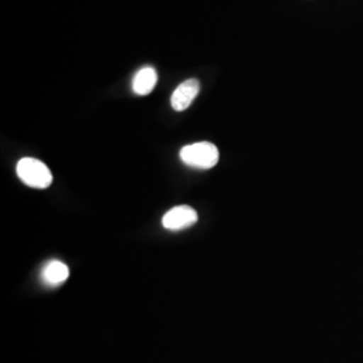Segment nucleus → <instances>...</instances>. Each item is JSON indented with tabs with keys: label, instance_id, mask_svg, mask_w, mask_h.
<instances>
[{
	"label": "nucleus",
	"instance_id": "nucleus-1",
	"mask_svg": "<svg viewBox=\"0 0 363 363\" xmlns=\"http://www.w3.org/2000/svg\"><path fill=\"white\" fill-rule=\"evenodd\" d=\"M179 156L186 166L198 169H213L220 160L218 148L208 142L186 145L182 148Z\"/></svg>",
	"mask_w": 363,
	"mask_h": 363
},
{
	"label": "nucleus",
	"instance_id": "nucleus-2",
	"mask_svg": "<svg viewBox=\"0 0 363 363\" xmlns=\"http://www.w3.org/2000/svg\"><path fill=\"white\" fill-rule=\"evenodd\" d=\"M16 174L19 179L34 189H48L52 182L49 167L34 157H23L16 164Z\"/></svg>",
	"mask_w": 363,
	"mask_h": 363
},
{
	"label": "nucleus",
	"instance_id": "nucleus-3",
	"mask_svg": "<svg viewBox=\"0 0 363 363\" xmlns=\"http://www.w3.org/2000/svg\"><path fill=\"white\" fill-rule=\"evenodd\" d=\"M196 220H198V213L195 211L194 208L182 205V206H175L167 211L162 222L167 230L178 232V230H183V229L193 226Z\"/></svg>",
	"mask_w": 363,
	"mask_h": 363
},
{
	"label": "nucleus",
	"instance_id": "nucleus-4",
	"mask_svg": "<svg viewBox=\"0 0 363 363\" xmlns=\"http://www.w3.org/2000/svg\"><path fill=\"white\" fill-rule=\"evenodd\" d=\"M199 91H201V85H199L198 79H195V78L186 79L172 93L171 106L177 112L186 111L190 105L193 104V101H194L195 97L198 96Z\"/></svg>",
	"mask_w": 363,
	"mask_h": 363
},
{
	"label": "nucleus",
	"instance_id": "nucleus-5",
	"mask_svg": "<svg viewBox=\"0 0 363 363\" xmlns=\"http://www.w3.org/2000/svg\"><path fill=\"white\" fill-rule=\"evenodd\" d=\"M70 274V271L64 262L58 261V259H52L50 261L42 271V280L46 286H60L64 284L67 277Z\"/></svg>",
	"mask_w": 363,
	"mask_h": 363
},
{
	"label": "nucleus",
	"instance_id": "nucleus-6",
	"mask_svg": "<svg viewBox=\"0 0 363 363\" xmlns=\"http://www.w3.org/2000/svg\"><path fill=\"white\" fill-rule=\"evenodd\" d=\"M156 82H157V73L155 69L151 66H145L140 69L133 78L132 89L138 96H147L154 91Z\"/></svg>",
	"mask_w": 363,
	"mask_h": 363
}]
</instances>
